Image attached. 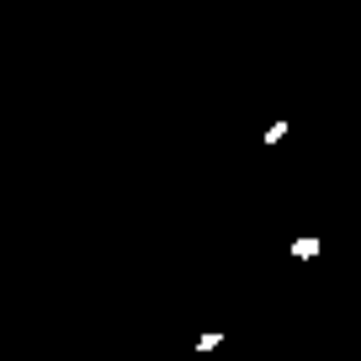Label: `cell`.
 I'll return each instance as SVG.
<instances>
[{
	"instance_id": "cell-1",
	"label": "cell",
	"mask_w": 361,
	"mask_h": 361,
	"mask_svg": "<svg viewBox=\"0 0 361 361\" xmlns=\"http://www.w3.org/2000/svg\"><path fill=\"white\" fill-rule=\"evenodd\" d=\"M314 255H319V239H314V234H303V239L293 245V260H314Z\"/></svg>"
},
{
	"instance_id": "cell-2",
	"label": "cell",
	"mask_w": 361,
	"mask_h": 361,
	"mask_svg": "<svg viewBox=\"0 0 361 361\" xmlns=\"http://www.w3.org/2000/svg\"><path fill=\"white\" fill-rule=\"evenodd\" d=\"M282 138H287V123H271L266 133H260V144H266V149H276V144H282Z\"/></svg>"
},
{
	"instance_id": "cell-3",
	"label": "cell",
	"mask_w": 361,
	"mask_h": 361,
	"mask_svg": "<svg viewBox=\"0 0 361 361\" xmlns=\"http://www.w3.org/2000/svg\"><path fill=\"white\" fill-rule=\"evenodd\" d=\"M218 345H224V335H218V329H207V335L197 340V350H218Z\"/></svg>"
}]
</instances>
